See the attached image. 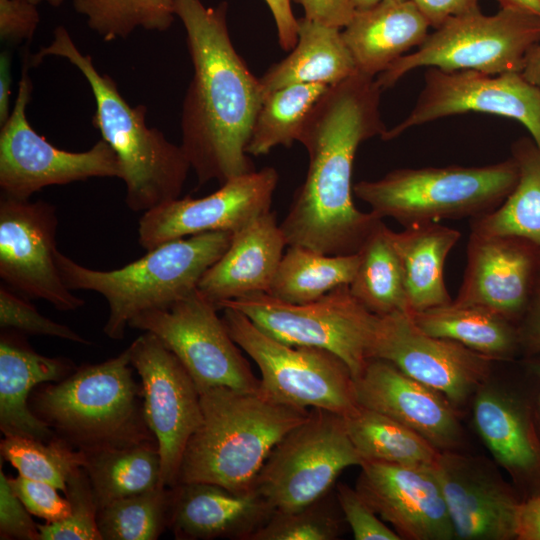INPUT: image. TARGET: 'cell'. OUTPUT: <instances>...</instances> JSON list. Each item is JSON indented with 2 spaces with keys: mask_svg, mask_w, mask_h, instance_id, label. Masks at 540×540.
Returning a JSON list of instances; mask_svg holds the SVG:
<instances>
[{
  "mask_svg": "<svg viewBox=\"0 0 540 540\" xmlns=\"http://www.w3.org/2000/svg\"><path fill=\"white\" fill-rule=\"evenodd\" d=\"M301 5L305 18L343 29L352 19L354 0H292Z\"/></svg>",
  "mask_w": 540,
  "mask_h": 540,
  "instance_id": "obj_47",
  "label": "cell"
},
{
  "mask_svg": "<svg viewBox=\"0 0 540 540\" xmlns=\"http://www.w3.org/2000/svg\"><path fill=\"white\" fill-rule=\"evenodd\" d=\"M64 496L70 503V515L61 521L38 524L40 540H102L97 525L98 505L84 468L68 477Z\"/></svg>",
  "mask_w": 540,
  "mask_h": 540,
  "instance_id": "obj_41",
  "label": "cell"
},
{
  "mask_svg": "<svg viewBox=\"0 0 540 540\" xmlns=\"http://www.w3.org/2000/svg\"><path fill=\"white\" fill-rule=\"evenodd\" d=\"M131 366L141 378L146 422L161 458V483L178 484L186 445L202 421L200 393L180 360L150 332L128 347Z\"/></svg>",
  "mask_w": 540,
  "mask_h": 540,
  "instance_id": "obj_14",
  "label": "cell"
},
{
  "mask_svg": "<svg viewBox=\"0 0 540 540\" xmlns=\"http://www.w3.org/2000/svg\"><path fill=\"white\" fill-rule=\"evenodd\" d=\"M518 328L520 344L534 354H540V275L536 282L528 307Z\"/></svg>",
  "mask_w": 540,
  "mask_h": 540,
  "instance_id": "obj_50",
  "label": "cell"
},
{
  "mask_svg": "<svg viewBox=\"0 0 540 540\" xmlns=\"http://www.w3.org/2000/svg\"><path fill=\"white\" fill-rule=\"evenodd\" d=\"M521 74L540 91V40L531 50Z\"/></svg>",
  "mask_w": 540,
  "mask_h": 540,
  "instance_id": "obj_53",
  "label": "cell"
},
{
  "mask_svg": "<svg viewBox=\"0 0 540 540\" xmlns=\"http://www.w3.org/2000/svg\"><path fill=\"white\" fill-rule=\"evenodd\" d=\"M431 27L437 29L447 20L478 10L480 0H412Z\"/></svg>",
  "mask_w": 540,
  "mask_h": 540,
  "instance_id": "obj_48",
  "label": "cell"
},
{
  "mask_svg": "<svg viewBox=\"0 0 540 540\" xmlns=\"http://www.w3.org/2000/svg\"><path fill=\"white\" fill-rule=\"evenodd\" d=\"M273 15L280 47L291 51L297 43L298 21L293 15L291 0H265Z\"/></svg>",
  "mask_w": 540,
  "mask_h": 540,
  "instance_id": "obj_49",
  "label": "cell"
},
{
  "mask_svg": "<svg viewBox=\"0 0 540 540\" xmlns=\"http://www.w3.org/2000/svg\"><path fill=\"white\" fill-rule=\"evenodd\" d=\"M87 455L86 470L98 509L113 500L144 492L161 483L157 443Z\"/></svg>",
  "mask_w": 540,
  "mask_h": 540,
  "instance_id": "obj_35",
  "label": "cell"
},
{
  "mask_svg": "<svg viewBox=\"0 0 540 540\" xmlns=\"http://www.w3.org/2000/svg\"><path fill=\"white\" fill-rule=\"evenodd\" d=\"M410 315L427 334L453 340L491 360L511 358L520 344L513 322L481 306L451 302Z\"/></svg>",
  "mask_w": 540,
  "mask_h": 540,
  "instance_id": "obj_30",
  "label": "cell"
},
{
  "mask_svg": "<svg viewBox=\"0 0 540 540\" xmlns=\"http://www.w3.org/2000/svg\"><path fill=\"white\" fill-rule=\"evenodd\" d=\"M466 112L514 119L524 125L540 148V91L519 72L490 75L429 67L411 112L381 138L392 140L411 127Z\"/></svg>",
  "mask_w": 540,
  "mask_h": 540,
  "instance_id": "obj_15",
  "label": "cell"
},
{
  "mask_svg": "<svg viewBox=\"0 0 540 540\" xmlns=\"http://www.w3.org/2000/svg\"><path fill=\"white\" fill-rule=\"evenodd\" d=\"M429 27L412 0H386L356 10L342 29V36L357 70L375 77L411 48L418 47Z\"/></svg>",
  "mask_w": 540,
  "mask_h": 540,
  "instance_id": "obj_26",
  "label": "cell"
},
{
  "mask_svg": "<svg viewBox=\"0 0 540 540\" xmlns=\"http://www.w3.org/2000/svg\"><path fill=\"white\" fill-rule=\"evenodd\" d=\"M1 457L26 478L49 483L66 493L68 477L84 468L87 455L55 437L49 442L7 435L0 444Z\"/></svg>",
  "mask_w": 540,
  "mask_h": 540,
  "instance_id": "obj_39",
  "label": "cell"
},
{
  "mask_svg": "<svg viewBox=\"0 0 540 540\" xmlns=\"http://www.w3.org/2000/svg\"><path fill=\"white\" fill-rule=\"evenodd\" d=\"M327 496L303 508L275 511L251 540H335L341 535L339 515Z\"/></svg>",
  "mask_w": 540,
  "mask_h": 540,
  "instance_id": "obj_40",
  "label": "cell"
},
{
  "mask_svg": "<svg viewBox=\"0 0 540 540\" xmlns=\"http://www.w3.org/2000/svg\"><path fill=\"white\" fill-rule=\"evenodd\" d=\"M29 1L37 5L42 0H29ZM45 1L48 2L52 6H58L63 2V0H45Z\"/></svg>",
  "mask_w": 540,
  "mask_h": 540,
  "instance_id": "obj_56",
  "label": "cell"
},
{
  "mask_svg": "<svg viewBox=\"0 0 540 540\" xmlns=\"http://www.w3.org/2000/svg\"><path fill=\"white\" fill-rule=\"evenodd\" d=\"M12 490L8 478L0 469V538L40 540L38 524Z\"/></svg>",
  "mask_w": 540,
  "mask_h": 540,
  "instance_id": "obj_45",
  "label": "cell"
},
{
  "mask_svg": "<svg viewBox=\"0 0 540 540\" xmlns=\"http://www.w3.org/2000/svg\"><path fill=\"white\" fill-rule=\"evenodd\" d=\"M39 23L36 4L29 0H0L1 40L18 43L33 37Z\"/></svg>",
  "mask_w": 540,
  "mask_h": 540,
  "instance_id": "obj_46",
  "label": "cell"
},
{
  "mask_svg": "<svg viewBox=\"0 0 540 540\" xmlns=\"http://www.w3.org/2000/svg\"><path fill=\"white\" fill-rule=\"evenodd\" d=\"M11 55L8 51H2L0 54V124L3 125L8 119L10 109L12 68Z\"/></svg>",
  "mask_w": 540,
  "mask_h": 540,
  "instance_id": "obj_52",
  "label": "cell"
},
{
  "mask_svg": "<svg viewBox=\"0 0 540 540\" xmlns=\"http://www.w3.org/2000/svg\"><path fill=\"white\" fill-rule=\"evenodd\" d=\"M535 368H536L537 373H538V376H539V378H540V362H538V363L536 364V367H535ZM539 401H540V400H539Z\"/></svg>",
  "mask_w": 540,
  "mask_h": 540,
  "instance_id": "obj_57",
  "label": "cell"
},
{
  "mask_svg": "<svg viewBox=\"0 0 540 540\" xmlns=\"http://www.w3.org/2000/svg\"><path fill=\"white\" fill-rule=\"evenodd\" d=\"M344 418L363 462L433 467L440 455L420 434L377 411L359 406Z\"/></svg>",
  "mask_w": 540,
  "mask_h": 540,
  "instance_id": "obj_32",
  "label": "cell"
},
{
  "mask_svg": "<svg viewBox=\"0 0 540 540\" xmlns=\"http://www.w3.org/2000/svg\"><path fill=\"white\" fill-rule=\"evenodd\" d=\"M273 167L237 176L201 198H176L143 213L138 242L150 250L170 240L209 232L236 233L270 211L278 184Z\"/></svg>",
  "mask_w": 540,
  "mask_h": 540,
  "instance_id": "obj_18",
  "label": "cell"
},
{
  "mask_svg": "<svg viewBox=\"0 0 540 540\" xmlns=\"http://www.w3.org/2000/svg\"><path fill=\"white\" fill-rule=\"evenodd\" d=\"M518 181L500 206L472 219L470 232L515 236L540 249V148L521 138L512 146Z\"/></svg>",
  "mask_w": 540,
  "mask_h": 540,
  "instance_id": "obj_31",
  "label": "cell"
},
{
  "mask_svg": "<svg viewBox=\"0 0 540 540\" xmlns=\"http://www.w3.org/2000/svg\"><path fill=\"white\" fill-rule=\"evenodd\" d=\"M32 83L24 65L11 113L0 131L2 195L29 199L42 188L95 177L121 178L118 158L104 140L90 149L71 152L55 147L30 125L26 110Z\"/></svg>",
  "mask_w": 540,
  "mask_h": 540,
  "instance_id": "obj_13",
  "label": "cell"
},
{
  "mask_svg": "<svg viewBox=\"0 0 540 540\" xmlns=\"http://www.w3.org/2000/svg\"><path fill=\"white\" fill-rule=\"evenodd\" d=\"M297 21L296 45L259 78L263 99L267 94L293 84L332 86L358 71L342 29L305 17Z\"/></svg>",
  "mask_w": 540,
  "mask_h": 540,
  "instance_id": "obj_29",
  "label": "cell"
},
{
  "mask_svg": "<svg viewBox=\"0 0 540 540\" xmlns=\"http://www.w3.org/2000/svg\"><path fill=\"white\" fill-rule=\"evenodd\" d=\"M336 499L356 540H400L401 537L378 517L356 488L344 483L336 487Z\"/></svg>",
  "mask_w": 540,
  "mask_h": 540,
  "instance_id": "obj_43",
  "label": "cell"
},
{
  "mask_svg": "<svg viewBox=\"0 0 540 540\" xmlns=\"http://www.w3.org/2000/svg\"><path fill=\"white\" fill-rule=\"evenodd\" d=\"M383 221L374 228L359 250V264L349 289L367 310L383 316L410 313L400 261Z\"/></svg>",
  "mask_w": 540,
  "mask_h": 540,
  "instance_id": "obj_34",
  "label": "cell"
},
{
  "mask_svg": "<svg viewBox=\"0 0 540 540\" xmlns=\"http://www.w3.org/2000/svg\"><path fill=\"white\" fill-rule=\"evenodd\" d=\"M356 489L401 539L456 538L432 467L363 462Z\"/></svg>",
  "mask_w": 540,
  "mask_h": 540,
  "instance_id": "obj_20",
  "label": "cell"
},
{
  "mask_svg": "<svg viewBox=\"0 0 540 540\" xmlns=\"http://www.w3.org/2000/svg\"><path fill=\"white\" fill-rule=\"evenodd\" d=\"M227 4L175 0L184 25L193 77L182 104L181 148L200 185L254 171L246 147L263 101L259 78L235 50Z\"/></svg>",
  "mask_w": 540,
  "mask_h": 540,
  "instance_id": "obj_2",
  "label": "cell"
},
{
  "mask_svg": "<svg viewBox=\"0 0 540 540\" xmlns=\"http://www.w3.org/2000/svg\"><path fill=\"white\" fill-rule=\"evenodd\" d=\"M355 391L359 406L407 426L439 451H454L460 443L456 407L443 394L386 360L371 358L355 379Z\"/></svg>",
  "mask_w": 540,
  "mask_h": 540,
  "instance_id": "obj_22",
  "label": "cell"
},
{
  "mask_svg": "<svg viewBox=\"0 0 540 540\" xmlns=\"http://www.w3.org/2000/svg\"><path fill=\"white\" fill-rule=\"evenodd\" d=\"M55 207L1 195L0 277L11 290L43 299L60 311H74L85 301L65 284L56 261Z\"/></svg>",
  "mask_w": 540,
  "mask_h": 540,
  "instance_id": "obj_16",
  "label": "cell"
},
{
  "mask_svg": "<svg viewBox=\"0 0 540 540\" xmlns=\"http://www.w3.org/2000/svg\"><path fill=\"white\" fill-rule=\"evenodd\" d=\"M218 311L197 289L167 308L140 313L129 327L157 336L183 364L199 393L215 387L258 392L260 379Z\"/></svg>",
  "mask_w": 540,
  "mask_h": 540,
  "instance_id": "obj_12",
  "label": "cell"
},
{
  "mask_svg": "<svg viewBox=\"0 0 540 540\" xmlns=\"http://www.w3.org/2000/svg\"><path fill=\"white\" fill-rule=\"evenodd\" d=\"M73 6L104 41L127 38L137 28L165 31L176 17L175 0H73Z\"/></svg>",
  "mask_w": 540,
  "mask_h": 540,
  "instance_id": "obj_38",
  "label": "cell"
},
{
  "mask_svg": "<svg viewBox=\"0 0 540 540\" xmlns=\"http://www.w3.org/2000/svg\"><path fill=\"white\" fill-rule=\"evenodd\" d=\"M460 236L458 230L438 222L414 224L399 232L389 229L410 313L452 302L443 272L446 258Z\"/></svg>",
  "mask_w": 540,
  "mask_h": 540,
  "instance_id": "obj_28",
  "label": "cell"
},
{
  "mask_svg": "<svg viewBox=\"0 0 540 540\" xmlns=\"http://www.w3.org/2000/svg\"><path fill=\"white\" fill-rule=\"evenodd\" d=\"M540 275V249L504 235L470 232L467 264L456 305H476L511 322L521 319Z\"/></svg>",
  "mask_w": 540,
  "mask_h": 540,
  "instance_id": "obj_19",
  "label": "cell"
},
{
  "mask_svg": "<svg viewBox=\"0 0 540 540\" xmlns=\"http://www.w3.org/2000/svg\"><path fill=\"white\" fill-rule=\"evenodd\" d=\"M200 400L202 421L186 445L178 484L206 482L236 492L253 490L272 449L310 410L227 387L208 389Z\"/></svg>",
  "mask_w": 540,
  "mask_h": 540,
  "instance_id": "obj_4",
  "label": "cell"
},
{
  "mask_svg": "<svg viewBox=\"0 0 540 540\" xmlns=\"http://www.w3.org/2000/svg\"><path fill=\"white\" fill-rule=\"evenodd\" d=\"M224 307L240 311L283 343L318 347L336 354L348 365L354 379L370 360L379 318L355 299L349 285L305 304L283 302L259 292L222 302L218 309Z\"/></svg>",
  "mask_w": 540,
  "mask_h": 540,
  "instance_id": "obj_10",
  "label": "cell"
},
{
  "mask_svg": "<svg viewBox=\"0 0 540 540\" xmlns=\"http://www.w3.org/2000/svg\"><path fill=\"white\" fill-rule=\"evenodd\" d=\"M379 358L443 394L455 407L475 394L489 375L491 359L453 340L421 330L410 313L379 316L370 359Z\"/></svg>",
  "mask_w": 540,
  "mask_h": 540,
  "instance_id": "obj_17",
  "label": "cell"
},
{
  "mask_svg": "<svg viewBox=\"0 0 540 540\" xmlns=\"http://www.w3.org/2000/svg\"><path fill=\"white\" fill-rule=\"evenodd\" d=\"M381 91L375 77L357 71L330 86L309 114L298 140L308 154L307 174L280 223L288 246L355 254L383 220L357 209L352 196L358 147L387 130Z\"/></svg>",
  "mask_w": 540,
  "mask_h": 540,
  "instance_id": "obj_1",
  "label": "cell"
},
{
  "mask_svg": "<svg viewBox=\"0 0 540 540\" xmlns=\"http://www.w3.org/2000/svg\"><path fill=\"white\" fill-rule=\"evenodd\" d=\"M130 366L126 348L104 362L76 368L34 391L30 408L57 437L85 454L157 443Z\"/></svg>",
  "mask_w": 540,
  "mask_h": 540,
  "instance_id": "obj_5",
  "label": "cell"
},
{
  "mask_svg": "<svg viewBox=\"0 0 540 540\" xmlns=\"http://www.w3.org/2000/svg\"><path fill=\"white\" fill-rule=\"evenodd\" d=\"M382 1H386V0H354V4H355L356 10H364V9L371 8ZM399 1H402V0H399Z\"/></svg>",
  "mask_w": 540,
  "mask_h": 540,
  "instance_id": "obj_55",
  "label": "cell"
},
{
  "mask_svg": "<svg viewBox=\"0 0 540 540\" xmlns=\"http://www.w3.org/2000/svg\"><path fill=\"white\" fill-rule=\"evenodd\" d=\"M286 246L275 213L269 211L233 234L229 247L204 273L197 289L217 308L244 295L267 293Z\"/></svg>",
  "mask_w": 540,
  "mask_h": 540,
  "instance_id": "obj_24",
  "label": "cell"
},
{
  "mask_svg": "<svg viewBox=\"0 0 540 540\" xmlns=\"http://www.w3.org/2000/svg\"><path fill=\"white\" fill-rule=\"evenodd\" d=\"M362 463L344 416L311 408L272 449L253 489L275 511L296 510L326 496L345 468Z\"/></svg>",
  "mask_w": 540,
  "mask_h": 540,
  "instance_id": "obj_11",
  "label": "cell"
},
{
  "mask_svg": "<svg viewBox=\"0 0 540 540\" xmlns=\"http://www.w3.org/2000/svg\"><path fill=\"white\" fill-rule=\"evenodd\" d=\"M171 488H155L119 498L98 509L102 540H156L168 528Z\"/></svg>",
  "mask_w": 540,
  "mask_h": 540,
  "instance_id": "obj_37",
  "label": "cell"
},
{
  "mask_svg": "<svg viewBox=\"0 0 540 540\" xmlns=\"http://www.w3.org/2000/svg\"><path fill=\"white\" fill-rule=\"evenodd\" d=\"M9 484L26 509L47 522H57L71 513L68 499L53 485L18 475L8 478Z\"/></svg>",
  "mask_w": 540,
  "mask_h": 540,
  "instance_id": "obj_44",
  "label": "cell"
},
{
  "mask_svg": "<svg viewBox=\"0 0 540 540\" xmlns=\"http://www.w3.org/2000/svg\"><path fill=\"white\" fill-rule=\"evenodd\" d=\"M518 175L513 158L476 167L403 168L359 181L353 193L379 218L407 227L491 212L514 189Z\"/></svg>",
  "mask_w": 540,
  "mask_h": 540,
  "instance_id": "obj_7",
  "label": "cell"
},
{
  "mask_svg": "<svg viewBox=\"0 0 540 540\" xmlns=\"http://www.w3.org/2000/svg\"><path fill=\"white\" fill-rule=\"evenodd\" d=\"M516 539L540 540V496L519 503L516 514Z\"/></svg>",
  "mask_w": 540,
  "mask_h": 540,
  "instance_id": "obj_51",
  "label": "cell"
},
{
  "mask_svg": "<svg viewBox=\"0 0 540 540\" xmlns=\"http://www.w3.org/2000/svg\"><path fill=\"white\" fill-rule=\"evenodd\" d=\"M539 40L540 17L503 8L488 16L478 9L447 20L415 52L397 59L375 80L384 90L420 67L490 75L521 73Z\"/></svg>",
  "mask_w": 540,
  "mask_h": 540,
  "instance_id": "obj_8",
  "label": "cell"
},
{
  "mask_svg": "<svg viewBox=\"0 0 540 540\" xmlns=\"http://www.w3.org/2000/svg\"><path fill=\"white\" fill-rule=\"evenodd\" d=\"M275 508L256 490L232 491L206 482L171 488L168 528L179 540H251Z\"/></svg>",
  "mask_w": 540,
  "mask_h": 540,
  "instance_id": "obj_23",
  "label": "cell"
},
{
  "mask_svg": "<svg viewBox=\"0 0 540 540\" xmlns=\"http://www.w3.org/2000/svg\"><path fill=\"white\" fill-rule=\"evenodd\" d=\"M432 471L441 486L456 538L516 539L520 502L486 464L455 451H441Z\"/></svg>",
  "mask_w": 540,
  "mask_h": 540,
  "instance_id": "obj_21",
  "label": "cell"
},
{
  "mask_svg": "<svg viewBox=\"0 0 540 540\" xmlns=\"http://www.w3.org/2000/svg\"><path fill=\"white\" fill-rule=\"evenodd\" d=\"M28 298L16 293L6 285L0 286V326L15 329L30 335L58 337L83 345L91 342L72 330L38 312L27 301Z\"/></svg>",
  "mask_w": 540,
  "mask_h": 540,
  "instance_id": "obj_42",
  "label": "cell"
},
{
  "mask_svg": "<svg viewBox=\"0 0 540 540\" xmlns=\"http://www.w3.org/2000/svg\"><path fill=\"white\" fill-rule=\"evenodd\" d=\"M473 418L480 437L510 474L540 476V441L518 400L484 383L475 393Z\"/></svg>",
  "mask_w": 540,
  "mask_h": 540,
  "instance_id": "obj_27",
  "label": "cell"
},
{
  "mask_svg": "<svg viewBox=\"0 0 540 540\" xmlns=\"http://www.w3.org/2000/svg\"><path fill=\"white\" fill-rule=\"evenodd\" d=\"M222 320L235 343L258 366L259 394L278 404L321 408L347 416L359 407L348 365L322 348L283 343L240 311L224 307Z\"/></svg>",
  "mask_w": 540,
  "mask_h": 540,
  "instance_id": "obj_9",
  "label": "cell"
},
{
  "mask_svg": "<svg viewBox=\"0 0 540 540\" xmlns=\"http://www.w3.org/2000/svg\"><path fill=\"white\" fill-rule=\"evenodd\" d=\"M75 370L69 359L41 355L12 334L0 338V429L4 436L17 435L49 442L54 431L30 408L34 387L58 382Z\"/></svg>",
  "mask_w": 540,
  "mask_h": 540,
  "instance_id": "obj_25",
  "label": "cell"
},
{
  "mask_svg": "<svg viewBox=\"0 0 540 540\" xmlns=\"http://www.w3.org/2000/svg\"><path fill=\"white\" fill-rule=\"evenodd\" d=\"M47 56L69 61L88 82L96 104L92 124L118 158L127 207L144 213L180 197L191 165L181 146L146 124V107L131 106L115 81L97 70L63 26L30 62L35 65Z\"/></svg>",
  "mask_w": 540,
  "mask_h": 540,
  "instance_id": "obj_3",
  "label": "cell"
},
{
  "mask_svg": "<svg viewBox=\"0 0 540 540\" xmlns=\"http://www.w3.org/2000/svg\"><path fill=\"white\" fill-rule=\"evenodd\" d=\"M233 234L209 232L170 240L113 270L88 268L59 250L56 261L70 290L94 291L105 298L109 314L104 333L120 340L135 316L167 308L197 290L204 273L229 247Z\"/></svg>",
  "mask_w": 540,
  "mask_h": 540,
  "instance_id": "obj_6",
  "label": "cell"
},
{
  "mask_svg": "<svg viewBox=\"0 0 540 540\" xmlns=\"http://www.w3.org/2000/svg\"><path fill=\"white\" fill-rule=\"evenodd\" d=\"M329 87L293 84L267 94L255 118L247 154L265 155L276 146L290 147L298 141L309 114Z\"/></svg>",
  "mask_w": 540,
  "mask_h": 540,
  "instance_id": "obj_36",
  "label": "cell"
},
{
  "mask_svg": "<svg viewBox=\"0 0 540 540\" xmlns=\"http://www.w3.org/2000/svg\"><path fill=\"white\" fill-rule=\"evenodd\" d=\"M359 258V253L326 255L302 246H288L267 293L291 304L313 302L337 287L349 285Z\"/></svg>",
  "mask_w": 540,
  "mask_h": 540,
  "instance_id": "obj_33",
  "label": "cell"
},
{
  "mask_svg": "<svg viewBox=\"0 0 540 540\" xmlns=\"http://www.w3.org/2000/svg\"><path fill=\"white\" fill-rule=\"evenodd\" d=\"M501 8L526 12L540 17V0H497Z\"/></svg>",
  "mask_w": 540,
  "mask_h": 540,
  "instance_id": "obj_54",
  "label": "cell"
}]
</instances>
